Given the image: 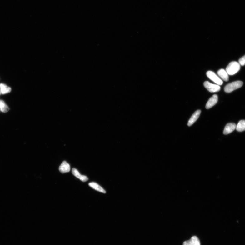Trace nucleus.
Instances as JSON below:
<instances>
[{
	"label": "nucleus",
	"mask_w": 245,
	"mask_h": 245,
	"mask_svg": "<svg viewBox=\"0 0 245 245\" xmlns=\"http://www.w3.org/2000/svg\"><path fill=\"white\" fill-rule=\"evenodd\" d=\"M207 76L212 81L218 85H222L223 83L222 80L214 72L212 71H208L207 72Z\"/></svg>",
	"instance_id": "3"
},
{
	"label": "nucleus",
	"mask_w": 245,
	"mask_h": 245,
	"mask_svg": "<svg viewBox=\"0 0 245 245\" xmlns=\"http://www.w3.org/2000/svg\"><path fill=\"white\" fill-rule=\"evenodd\" d=\"M243 85V82L241 81H237L229 83L224 88V91L226 93H229L239 88Z\"/></svg>",
	"instance_id": "2"
},
{
	"label": "nucleus",
	"mask_w": 245,
	"mask_h": 245,
	"mask_svg": "<svg viewBox=\"0 0 245 245\" xmlns=\"http://www.w3.org/2000/svg\"><path fill=\"white\" fill-rule=\"evenodd\" d=\"M183 245H201V243L197 237L194 236L189 240L184 242Z\"/></svg>",
	"instance_id": "8"
},
{
	"label": "nucleus",
	"mask_w": 245,
	"mask_h": 245,
	"mask_svg": "<svg viewBox=\"0 0 245 245\" xmlns=\"http://www.w3.org/2000/svg\"><path fill=\"white\" fill-rule=\"evenodd\" d=\"M240 65L236 61H232L229 63L226 68L228 75H232L236 74L240 70Z\"/></svg>",
	"instance_id": "1"
},
{
	"label": "nucleus",
	"mask_w": 245,
	"mask_h": 245,
	"mask_svg": "<svg viewBox=\"0 0 245 245\" xmlns=\"http://www.w3.org/2000/svg\"><path fill=\"white\" fill-rule=\"evenodd\" d=\"M218 101V96L215 94L212 97L210 98L206 105V108L209 109L211 108L217 103Z\"/></svg>",
	"instance_id": "5"
},
{
	"label": "nucleus",
	"mask_w": 245,
	"mask_h": 245,
	"mask_svg": "<svg viewBox=\"0 0 245 245\" xmlns=\"http://www.w3.org/2000/svg\"><path fill=\"white\" fill-rule=\"evenodd\" d=\"M1 91H0V94H1Z\"/></svg>",
	"instance_id": "17"
},
{
	"label": "nucleus",
	"mask_w": 245,
	"mask_h": 245,
	"mask_svg": "<svg viewBox=\"0 0 245 245\" xmlns=\"http://www.w3.org/2000/svg\"><path fill=\"white\" fill-rule=\"evenodd\" d=\"M9 108L3 100H0V111L3 113L8 112Z\"/></svg>",
	"instance_id": "15"
},
{
	"label": "nucleus",
	"mask_w": 245,
	"mask_h": 245,
	"mask_svg": "<svg viewBox=\"0 0 245 245\" xmlns=\"http://www.w3.org/2000/svg\"><path fill=\"white\" fill-rule=\"evenodd\" d=\"M71 167L69 164L66 161L63 162L59 167V170L61 173H65L69 172Z\"/></svg>",
	"instance_id": "6"
},
{
	"label": "nucleus",
	"mask_w": 245,
	"mask_h": 245,
	"mask_svg": "<svg viewBox=\"0 0 245 245\" xmlns=\"http://www.w3.org/2000/svg\"><path fill=\"white\" fill-rule=\"evenodd\" d=\"M201 113V110H198L195 112L192 115V116L191 117L189 120L188 121V125L189 126H190L193 124L195 122H196L199 118V116Z\"/></svg>",
	"instance_id": "10"
},
{
	"label": "nucleus",
	"mask_w": 245,
	"mask_h": 245,
	"mask_svg": "<svg viewBox=\"0 0 245 245\" xmlns=\"http://www.w3.org/2000/svg\"><path fill=\"white\" fill-rule=\"evenodd\" d=\"M72 173L76 177L83 182H86L88 180V178L86 176L80 174L79 172L75 168H72Z\"/></svg>",
	"instance_id": "9"
},
{
	"label": "nucleus",
	"mask_w": 245,
	"mask_h": 245,
	"mask_svg": "<svg viewBox=\"0 0 245 245\" xmlns=\"http://www.w3.org/2000/svg\"><path fill=\"white\" fill-rule=\"evenodd\" d=\"M89 186L96 190L102 193H106L105 190L102 188L98 184V183L94 182H91L89 184Z\"/></svg>",
	"instance_id": "12"
},
{
	"label": "nucleus",
	"mask_w": 245,
	"mask_h": 245,
	"mask_svg": "<svg viewBox=\"0 0 245 245\" xmlns=\"http://www.w3.org/2000/svg\"><path fill=\"white\" fill-rule=\"evenodd\" d=\"M236 129L237 131L239 132L245 131V120L240 121L236 125Z\"/></svg>",
	"instance_id": "14"
},
{
	"label": "nucleus",
	"mask_w": 245,
	"mask_h": 245,
	"mask_svg": "<svg viewBox=\"0 0 245 245\" xmlns=\"http://www.w3.org/2000/svg\"><path fill=\"white\" fill-rule=\"evenodd\" d=\"M236 125L234 123H229L226 125L225 127L223 133L227 135L232 132L236 129Z\"/></svg>",
	"instance_id": "7"
},
{
	"label": "nucleus",
	"mask_w": 245,
	"mask_h": 245,
	"mask_svg": "<svg viewBox=\"0 0 245 245\" xmlns=\"http://www.w3.org/2000/svg\"><path fill=\"white\" fill-rule=\"evenodd\" d=\"M239 63L241 66H244L245 65V55L239 59Z\"/></svg>",
	"instance_id": "16"
},
{
	"label": "nucleus",
	"mask_w": 245,
	"mask_h": 245,
	"mask_svg": "<svg viewBox=\"0 0 245 245\" xmlns=\"http://www.w3.org/2000/svg\"><path fill=\"white\" fill-rule=\"evenodd\" d=\"M0 91L1 93L3 94H5L10 92L11 91V88L7 86L5 84L1 83L0 84Z\"/></svg>",
	"instance_id": "13"
},
{
	"label": "nucleus",
	"mask_w": 245,
	"mask_h": 245,
	"mask_svg": "<svg viewBox=\"0 0 245 245\" xmlns=\"http://www.w3.org/2000/svg\"><path fill=\"white\" fill-rule=\"evenodd\" d=\"M204 85L206 88L211 93L219 92L221 89L219 85L212 83L208 81L205 82Z\"/></svg>",
	"instance_id": "4"
},
{
	"label": "nucleus",
	"mask_w": 245,
	"mask_h": 245,
	"mask_svg": "<svg viewBox=\"0 0 245 245\" xmlns=\"http://www.w3.org/2000/svg\"><path fill=\"white\" fill-rule=\"evenodd\" d=\"M218 74L224 81L228 82L229 80L228 74L226 71L223 69H221L218 71Z\"/></svg>",
	"instance_id": "11"
}]
</instances>
